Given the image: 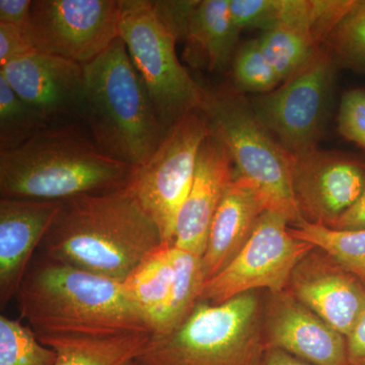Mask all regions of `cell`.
I'll list each match as a JSON object with an SVG mask.
<instances>
[{
  "label": "cell",
  "instance_id": "cell-1",
  "mask_svg": "<svg viewBox=\"0 0 365 365\" xmlns=\"http://www.w3.org/2000/svg\"><path fill=\"white\" fill-rule=\"evenodd\" d=\"M163 244L128 187L60 201L39 249L52 260L123 283Z\"/></svg>",
  "mask_w": 365,
  "mask_h": 365
},
{
  "label": "cell",
  "instance_id": "cell-2",
  "mask_svg": "<svg viewBox=\"0 0 365 365\" xmlns=\"http://www.w3.org/2000/svg\"><path fill=\"white\" fill-rule=\"evenodd\" d=\"M16 299L38 338L150 333L123 283L42 255L31 264Z\"/></svg>",
  "mask_w": 365,
  "mask_h": 365
},
{
  "label": "cell",
  "instance_id": "cell-3",
  "mask_svg": "<svg viewBox=\"0 0 365 365\" xmlns=\"http://www.w3.org/2000/svg\"><path fill=\"white\" fill-rule=\"evenodd\" d=\"M137 168L103 153L78 127L50 126L0 151L1 198L63 201L128 188Z\"/></svg>",
  "mask_w": 365,
  "mask_h": 365
},
{
  "label": "cell",
  "instance_id": "cell-4",
  "mask_svg": "<svg viewBox=\"0 0 365 365\" xmlns=\"http://www.w3.org/2000/svg\"><path fill=\"white\" fill-rule=\"evenodd\" d=\"M85 119L103 153L131 167L143 165L167 133L148 88L117 38L83 66Z\"/></svg>",
  "mask_w": 365,
  "mask_h": 365
},
{
  "label": "cell",
  "instance_id": "cell-5",
  "mask_svg": "<svg viewBox=\"0 0 365 365\" xmlns=\"http://www.w3.org/2000/svg\"><path fill=\"white\" fill-rule=\"evenodd\" d=\"M264 294L246 292L220 304L198 302L174 332L153 336L143 365H259L266 350Z\"/></svg>",
  "mask_w": 365,
  "mask_h": 365
},
{
  "label": "cell",
  "instance_id": "cell-6",
  "mask_svg": "<svg viewBox=\"0 0 365 365\" xmlns=\"http://www.w3.org/2000/svg\"><path fill=\"white\" fill-rule=\"evenodd\" d=\"M200 112L210 135L232 155L237 174L260 190L268 210L284 215L290 225L302 222L292 190L294 158L261 123L248 101L240 93L206 90Z\"/></svg>",
  "mask_w": 365,
  "mask_h": 365
},
{
  "label": "cell",
  "instance_id": "cell-7",
  "mask_svg": "<svg viewBox=\"0 0 365 365\" xmlns=\"http://www.w3.org/2000/svg\"><path fill=\"white\" fill-rule=\"evenodd\" d=\"M120 37L165 132L189 113L200 111L206 90L178 58L176 38L158 20L150 0H121Z\"/></svg>",
  "mask_w": 365,
  "mask_h": 365
},
{
  "label": "cell",
  "instance_id": "cell-8",
  "mask_svg": "<svg viewBox=\"0 0 365 365\" xmlns=\"http://www.w3.org/2000/svg\"><path fill=\"white\" fill-rule=\"evenodd\" d=\"M338 67L325 44L294 76L252 103L257 118L292 158L318 148Z\"/></svg>",
  "mask_w": 365,
  "mask_h": 365
},
{
  "label": "cell",
  "instance_id": "cell-9",
  "mask_svg": "<svg viewBox=\"0 0 365 365\" xmlns=\"http://www.w3.org/2000/svg\"><path fill=\"white\" fill-rule=\"evenodd\" d=\"M210 134L200 111L189 113L163 136L155 153L137 168L129 189L173 245L178 215L188 196L201 146Z\"/></svg>",
  "mask_w": 365,
  "mask_h": 365
},
{
  "label": "cell",
  "instance_id": "cell-10",
  "mask_svg": "<svg viewBox=\"0 0 365 365\" xmlns=\"http://www.w3.org/2000/svg\"><path fill=\"white\" fill-rule=\"evenodd\" d=\"M289 225L284 215L266 210L234 260L204 283L199 302L220 304L255 290L287 289L295 266L314 248L292 237Z\"/></svg>",
  "mask_w": 365,
  "mask_h": 365
},
{
  "label": "cell",
  "instance_id": "cell-11",
  "mask_svg": "<svg viewBox=\"0 0 365 365\" xmlns=\"http://www.w3.org/2000/svg\"><path fill=\"white\" fill-rule=\"evenodd\" d=\"M121 0H36L30 31L38 51L88 64L120 37Z\"/></svg>",
  "mask_w": 365,
  "mask_h": 365
},
{
  "label": "cell",
  "instance_id": "cell-12",
  "mask_svg": "<svg viewBox=\"0 0 365 365\" xmlns=\"http://www.w3.org/2000/svg\"><path fill=\"white\" fill-rule=\"evenodd\" d=\"M292 158V190L304 222L329 227L361 196L365 163L359 158L319 148Z\"/></svg>",
  "mask_w": 365,
  "mask_h": 365
},
{
  "label": "cell",
  "instance_id": "cell-13",
  "mask_svg": "<svg viewBox=\"0 0 365 365\" xmlns=\"http://www.w3.org/2000/svg\"><path fill=\"white\" fill-rule=\"evenodd\" d=\"M14 93L52 126L85 117L83 66L36 51L0 67Z\"/></svg>",
  "mask_w": 365,
  "mask_h": 365
},
{
  "label": "cell",
  "instance_id": "cell-14",
  "mask_svg": "<svg viewBox=\"0 0 365 365\" xmlns=\"http://www.w3.org/2000/svg\"><path fill=\"white\" fill-rule=\"evenodd\" d=\"M263 334L277 348L314 365H348L346 337L287 290L264 294Z\"/></svg>",
  "mask_w": 365,
  "mask_h": 365
},
{
  "label": "cell",
  "instance_id": "cell-15",
  "mask_svg": "<svg viewBox=\"0 0 365 365\" xmlns=\"http://www.w3.org/2000/svg\"><path fill=\"white\" fill-rule=\"evenodd\" d=\"M285 290L345 337L365 306L364 283L316 247L295 266Z\"/></svg>",
  "mask_w": 365,
  "mask_h": 365
},
{
  "label": "cell",
  "instance_id": "cell-16",
  "mask_svg": "<svg viewBox=\"0 0 365 365\" xmlns=\"http://www.w3.org/2000/svg\"><path fill=\"white\" fill-rule=\"evenodd\" d=\"M60 201L0 199V304L16 297Z\"/></svg>",
  "mask_w": 365,
  "mask_h": 365
},
{
  "label": "cell",
  "instance_id": "cell-17",
  "mask_svg": "<svg viewBox=\"0 0 365 365\" xmlns=\"http://www.w3.org/2000/svg\"><path fill=\"white\" fill-rule=\"evenodd\" d=\"M235 175L232 155L209 134L201 146L193 185L178 215L173 246L203 257L216 209Z\"/></svg>",
  "mask_w": 365,
  "mask_h": 365
},
{
  "label": "cell",
  "instance_id": "cell-18",
  "mask_svg": "<svg viewBox=\"0 0 365 365\" xmlns=\"http://www.w3.org/2000/svg\"><path fill=\"white\" fill-rule=\"evenodd\" d=\"M268 210L260 190L235 172L211 222L202 257L206 281L227 267L253 235L261 215Z\"/></svg>",
  "mask_w": 365,
  "mask_h": 365
},
{
  "label": "cell",
  "instance_id": "cell-19",
  "mask_svg": "<svg viewBox=\"0 0 365 365\" xmlns=\"http://www.w3.org/2000/svg\"><path fill=\"white\" fill-rule=\"evenodd\" d=\"M355 0H230V13L240 30H269L299 26L327 42Z\"/></svg>",
  "mask_w": 365,
  "mask_h": 365
},
{
  "label": "cell",
  "instance_id": "cell-20",
  "mask_svg": "<svg viewBox=\"0 0 365 365\" xmlns=\"http://www.w3.org/2000/svg\"><path fill=\"white\" fill-rule=\"evenodd\" d=\"M240 33L230 0H202L192 11L184 40L205 59L209 71H222L239 49Z\"/></svg>",
  "mask_w": 365,
  "mask_h": 365
},
{
  "label": "cell",
  "instance_id": "cell-21",
  "mask_svg": "<svg viewBox=\"0 0 365 365\" xmlns=\"http://www.w3.org/2000/svg\"><path fill=\"white\" fill-rule=\"evenodd\" d=\"M151 339L148 332L112 337H44L43 344L57 353L55 365H123L136 359Z\"/></svg>",
  "mask_w": 365,
  "mask_h": 365
},
{
  "label": "cell",
  "instance_id": "cell-22",
  "mask_svg": "<svg viewBox=\"0 0 365 365\" xmlns=\"http://www.w3.org/2000/svg\"><path fill=\"white\" fill-rule=\"evenodd\" d=\"M173 280V245L163 244L123 282L126 294L143 314L151 334L169 299Z\"/></svg>",
  "mask_w": 365,
  "mask_h": 365
},
{
  "label": "cell",
  "instance_id": "cell-23",
  "mask_svg": "<svg viewBox=\"0 0 365 365\" xmlns=\"http://www.w3.org/2000/svg\"><path fill=\"white\" fill-rule=\"evenodd\" d=\"M173 262L172 290L153 336L168 335L179 328L199 302L205 283L202 257L173 246Z\"/></svg>",
  "mask_w": 365,
  "mask_h": 365
},
{
  "label": "cell",
  "instance_id": "cell-24",
  "mask_svg": "<svg viewBox=\"0 0 365 365\" xmlns=\"http://www.w3.org/2000/svg\"><path fill=\"white\" fill-rule=\"evenodd\" d=\"M257 40L281 83L306 66L325 45L313 32L299 26H273Z\"/></svg>",
  "mask_w": 365,
  "mask_h": 365
},
{
  "label": "cell",
  "instance_id": "cell-25",
  "mask_svg": "<svg viewBox=\"0 0 365 365\" xmlns=\"http://www.w3.org/2000/svg\"><path fill=\"white\" fill-rule=\"evenodd\" d=\"M289 232L330 254L365 284V230H336L302 220L289 225Z\"/></svg>",
  "mask_w": 365,
  "mask_h": 365
},
{
  "label": "cell",
  "instance_id": "cell-26",
  "mask_svg": "<svg viewBox=\"0 0 365 365\" xmlns=\"http://www.w3.org/2000/svg\"><path fill=\"white\" fill-rule=\"evenodd\" d=\"M50 127L0 76V151L11 150Z\"/></svg>",
  "mask_w": 365,
  "mask_h": 365
},
{
  "label": "cell",
  "instance_id": "cell-27",
  "mask_svg": "<svg viewBox=\"0 0 365 365\" xmlns=\"http://www.w3.org/2000/svg\"><path fill=\"white\" fill-rule=\"evenodd\" d=\"M57 353L30 327L0 316V365H55Z\"/></svg>",
  "mask_w": 365,
  "mask_h": 365
},
{
  "label": "cell",
  "instance_id": "cell-28",
  "mask_svg": "<svg viewBox=\"0 0 365 365\" xmlns=\"http://www.w3.org/2000/svg\"><path fill=\"white\" fill-rule=\"evenodd\" d=\"M326 46L338 66L365 74V0H355Z\"/></svg>",
  "mask_w": 365,
  "mask_h": 365
},
{
  "label": "cell",
  "instance_id": "cell-29",
  "mask_svg": "<svg viewBox=\"0 0 365 365\" xmlns=\"http://www.w3.org/2000/svg\"><path fill=\"white\" fill-rule=\"evenodd\" d=\"M232 63V79L237 93L265 95L281 85L257 39L240 46Z\"/></svg>",
  "mask_w": 365,
  "mask_h": 365
},
{
  "label": "cell",
  "instance_id": "cell-30",
  "mask_svg": "<svg viewBox=\"0 0 365 365\" xmlns=\"http://www.w3.org/2000/svg\"><path fill=\"white\" fill-rule=\"evenodd\" d=\"M337 125L341 136L365 150V88H353L344 93Z\"/></svg>",
  "mask_w": 365,
  "mask_h": 365
},
{
  "label": "cell",
  "instance_id": "cell-31",
  "mask_svg": "<svg viewBox=\"0 0 365 365\" xmlns=\"http://www.w3.org/2000/svg\"><path fill=\"white\" fill-rule=\"evenodd\" d=\"M36 51L30 26L0 23V67Z\"/></svg>",
  "mask_w": 365,
  "mask_h": 365
},
{
  "label": "cell",
  "instance_id": "cell-32",
  "mask_svg": "<svg viewBox=\"0 0 365 365\" xmlns=\"http://www.w3.org/2000/svg\"><path fill=\"white\" fill-rule=\"evenodd\" d=\"M197 1H170L158 0L153 2L158 20L173 34L176 40H184L192 11Z\"/></svg>",
  "mask_w": 365,
  "mask_h": 365
},
{
  "label": "cell",
  "instance_id": "cell-33",
  "mask_svg": "<svg viewBox=\"0 0 365 365\" xmlns=\"http://www.w3.org/2000/svg\"><path fill=\"white\" fill-rule=\"evenodd\" d=\"M348 365H365V306L346 336Z\"/></svg>",
  "mask_w": 365,
  "mask_h": 365
},
{
  "label": "cell",
  "instance_id": "cell-34",
  "mask_svg": "<svg viewBox=\"0 0 365 365\" xmlns=\"http://www.w3.org/2000/svg\"><path fill=\"white\" fill-rule=\"evenodd\" d=\"M31 0H0V23L30 26Z\"/></svg>",
  "mask_w": 365,
  "mask_h": 365
},
{
  "label": "cell",
  "instance_id": "cell-35",
  "mask_svg": "<svg viewBox=\"0 0 365 365\" xmlns=\"http://www.w3.org/2000/svg\"><path fill=\"white\" fill-rule=\"evenodd\" d=\"M327 227L336 230H365V188L354 205Z\"/></svg>",
  "mask_w": 365,
  "mask_h": 365
},
{
  "label": "cell",
  "instance_id": "cell-36",
  "mask_svg": "<svg viewBox=\"0 0 365 365\" xmlns=\"http://www.w3.org/2000/svg\"><path fill=\"white\" fill-rule=\"evenodd\" d=\"M259 365H314L304 360L297 359L289 353L277 349V348H267L262 356Z\"/></svg>",
  "mask_w": 365,
  "mask_h": 365
},
{
  "label": "cell",
  "instance_id": "cell-37",
  "mask_svg": "<svg viewBox=\"0 0 365 365\" xmlns=\"http://www.w3.org/2000/svg\"><path fill=\"white\" fill-rule=\"evenodd\" d=\"M123 365H143V364H141V362L139 361V360L136 359H132V360H130V361L126 362V364H125Z\"/></svg>",
  "mask_w": 365,
  "mask_h": 365
}]
</instances>
